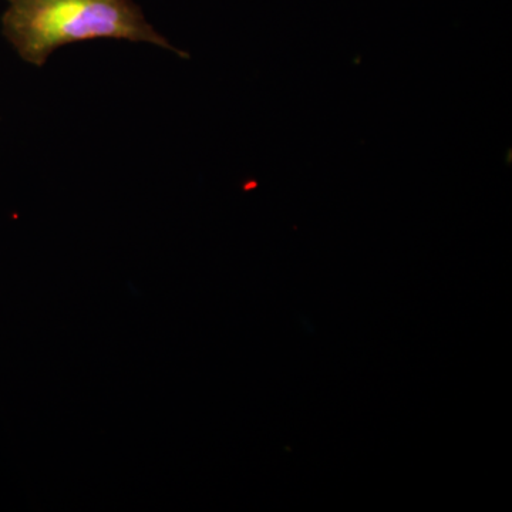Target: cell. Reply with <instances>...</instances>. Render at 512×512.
I'll return each mask as SVG.
<instances>
[{
    "label": "cell",
    "instance_id": "6da1fadb",
    "mask_svg": "<svg viewBox=\"0 0 512 512\" xmlns=\"http://www.w3.org/2000/svg\"><path fill=\"white\" fill-rule=\"evenodd\" d=\"M2 35L23 62L45 66L60 47L87 40L113 39L151 43L181 59L177 49L147 22L134 0H9Z\"/></svg>",
    "mask_w": 512,
    "mask_h": 512
},
{
    "label": "cell",
    "instance_id": "7a4b0ae2",
    "mask_svg": "<svg viewBox=\"0 0 512 512\" xmlns=\"http://www.w3.org/2000/svg\"><path fill=\"white\" fill-rule=\"evenodd\" d=\"M6 2H9V0H6Z\"/></svg>",
    "mask_w": 512,
    "mask_h": 512
}]
</instances>
